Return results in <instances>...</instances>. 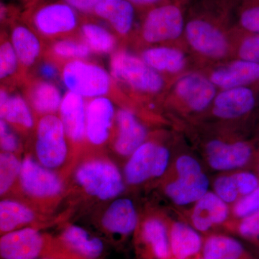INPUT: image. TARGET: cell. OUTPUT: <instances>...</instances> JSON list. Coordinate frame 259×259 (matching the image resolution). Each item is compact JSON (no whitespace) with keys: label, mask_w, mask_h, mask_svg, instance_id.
Masks as SVG:
<instances>
[{"label":"cell","mask_w":259,"mask_h":259,"mask_svg":"<svg viewBox=\"0 0 259 259\" xmlns=\"http://www.w3.org/2000/svg\"><path fill=\"white\" fill-rule=\"evenodd\" d=\"M24 76L32 69L44 54L42 40L35 32L23 25H17L12 29L10 37Z\"/></svg>","instance_id":"23"},{"label":"cell","mask_w":259,"mask_h":259,"mask_svg":"<svg viewBox=\"0 0 259 259\" xmlns=\"http://www.w3.org/2000/svg\"><path fill=\"white\" fill-rule=\"evenodd\" d=\"M110 71L122 92L141 98H153L166 95L169 80L155 71L140 57L124 49L112 54Z\"/></svg>","instance_id":"2"},{"label":"cell","mask_w":259,"mask_h":259,"mask_svg":"<svg viewBox=\"0 0 259 259\" xmlns=\"http://www.w3.org/2000/svg\"><path fill=\"white\" fill-rule=\"evenodd\" d=\"M219 90L202 71H190L172 81L165 97L186 112L201 113L210 109Z\"/></svg>","instance_id":"6"},{"label":"cell","mask_w":259,"mask_h":259,"mask_svg":"<svg viewBox=\"0 0 259 259\" xmlns=\"http://www.w3.org/2000/svg\"><path fill=\"white\" fill-rule=\"evenodd\" d=\"M116 113L110 97H96L87 101L86 140L89 144L94 146L106 144L111 136Z\"/></svg>","instance_id":"15"},{"label":"cell","mask_w":259,"mask_h":259,"mask_svg":"<svg viewBox=\"0 0 259 259\" xmlns=\"http://www.w3.org/2000/svg\"><path fill=\"white\" fill-rule=\"evenodd\" d=\"M37 213L26 204L13 199H3L0 202V233L9 232L30 226L36 221Z\"/></svg>","instance_id":"27"},{"label":"cell","mask_w":259,"mask_h":259,"mask_svg":"<svg viewBox=\"0 0 259 259\" xmlns=\"http://www.w3.org/2000/svg\"><path fill=\"white\" fill-rule=\"evenodd\" d=\"M258 98L259 90L255 86L219 90L210 109L218 118L236 120L253 111Z\"/></svg>","instance_id":"14"},{"label":"cell","mask_w":259,"mask_h":259,"mask_svg":"<svg viewBox=\"0 0 259 259\" xmlns=\"http://www.w3.org/2000/svg\"><path fill=\"white\" fill-rule=\"evenodd\" d=\"M75 180L88 195L100 200L115 198L125 190L120 171L105 158H93L82 162L75 171Z\"/></svg>","instance_id":"5"},{"label":"cell","mask_w":259,"mask_h":259,"mask_svg":"<svg viewBox=\"0 0 259 259\" xmlns=\"http://www.w3.org/2000/svg\"><path fill=\"white\" fill-rule=\"evenodd\" d=\"M233 59L259 64V33L233 31Z\"/></svg>","instance_id":"35"},{"label":"cell","mask_w":259,"mask_h":259,"mask_svg":"<svg viewBox=\"0 0 259 259\" xmlns=\"http://www.w3.org/2000/svg\"><path fill=\"white\" fill-rule=\"evenodd\" d=\"M255 88L257 89H258L259 90V81H258V83H256V84L255 85Z\"/></svg>","instance_id":"48"},{"label":"cell","mask_w":259,"mask_h":259,"mask_svg":"<svg viewBox=\"0 0 259 259\" xmlns=\"http://www.w3.org/2000/svg\"><path fill=\"white\" fill-rule=\"evenodd\" d=\"M68 140L62 121L53 114L39 119L35 135V154L38 162L49 169L60 168L69 154Z\"/></svg>","instance_id":"8"},{"label":"cell","mask_w":259,"mask_h":259,"mask_svg":"<svg viewBox=\"0 0 259 259\" xmlns=\"http://www.w3.org/2000/svg\"><path fill=\"white\" fill-rule=\"evenodd\" d=\"M25 79L20 62L13 47L10 37L5 34L1 35L0 44V79L3 85L7 84L8 88L10 85L21 82V80Z\"/></svg>","instance_id":"34"},{"label":"cell","mask_w":259,"mask_h":259,"mask_svg":"<svg viewBox=\"0 0 259 259\" xmlns=\"http://www.w3.org/2000/svg\"><path fill=\"white\" fill-rule=\"evenodd\" d=\"M94 13L110 23L119 36L125 39L134 28L135 7L128 0H102Z\"/></svg>","instance_id":"24"},{"label":"cell","mask_w":259,"mask_h":259,"mask_svg":"<svg viewBox=\"0 0 259 259\" xmlns=\"http://www.w3.org/2000/svg\"><path fill=\"white\" fill-rule=\"evenodd\" d=\"M209 180L202 172L199 175L178 177L166 186V195L178 205L197 202L207 193L209 188Z\"/></svg>","instance_id":"26"},{"label":"cell","mask_w":259,"mask_h":259,"mask_svg":"<svg viewBox=\"0 0 259 259\" xmlns=\"http://www.w3.org/2000/svg\"><path fill=\"white\" fill-rule=\"evenodd\" d=\"M18 180L24 193L35 200H54L64 192L61 177L30 156L22 161Z\"/></svg>","instance_id":"10"},{"label":"cell","mask_w":259,"mask_h":259,"mask_svg":"<svg viewBox=\"0 0 259 259\" xmlns=\"http://www.w3.org/2000/svg\"><path fill=\"white\" fill-rule=\"evenodd\" d=\"M199 259H204V258H199Z\"/></svg>","instance_id":"50"},{"label":"cell","mask_w":259,"mask_h":259,"mask_svg":"<svg viewBox=\"0 0 259 259\" xmlns=\"http://www.w3.org/2000/svg\"><path fill=\"white\" fill-rule=\"evenodd\" d=\"M171 253L176 259H187L202 248V240L195 229L184 223H175L169 235Z\"/></svg>","instance_id":"28"},{"label":"cell","mask_w":259,"mask_h":259,"mask_svg":"<svg viewBox=\"0 0 259 259\" xmlns=\"http://www.w3.org/2000/svg\"><path fill=\"white\" fill-rule=\"evenodd\" d=\"M259 210V187L236 204L234 212L238 217L245 218Z\"/></svg>","instance_id":"39"},{"label":"cell","mask_w":259,"mask_h":259,"mask_svg":"<svg viewBox=\"0 0 259 259\" xmlns=\"http://www.w3.org/2000/svg\"><path fill=\"white\" fill-rule=\"evenodd\" d=\"M1 259L55 258L54 237L36 227H25L2 235Z\"/></svg>","instance_id":"7"},{"label":"cell","mask_w":259,"mask_h":259,"mask_svg":"<svg viewBox=\"0 0 259 259\" xmlns=\"http://www.w3.org/2000/svg\"><path fill=\"white\" fill-rule=\"evenodd\" d=\"M231 9L223 0H198L191 6L184 41L199 60L213 65L233 59Z\"/></svg>","instance_id":"1"},{"label":"cell","mask_w":259,"mask_h":259,"mask_svg":"<svg viewBox=\"0 0 259 259\" xmlns=\"http://www.w3.org/2000/svg\"><path fill=\"white\" fill-rule=\"evenodd\" d=\"M0 117L13 128L26 133L35 125L30 105L20 94L12 93L10 88L2 85L0 90Z\"/></svg>","instance_id":"21"},{"label":"cell","mask_w":259,"mask_h":259,"mask_svg":"<svg viewBox=\"0 0 259 259\" xmlns=\"http://www.w3.org/2000/svg\"><path fill=\"white\" fill-rule=\"evenodd\" d=\"M55 240L56 259H102L105 245L81 227L68 225Z\"/></svg>","instance_id":"11"},{"label":"cell","mask_w":259,"mask_h":259,"mask_svg":"<svg viewBox=\"0 0 259 259\" xmlns=\"http://www.w3.org/2000/svg\"><path fill=\"white\" fill-rule=\"evenodd\" d=\"M40 259H54V258H42Z\"/></svg>","instance_id":"49"},{"label":"cell","mask_w":259,"mask_h":259,"mask_svg":"<svg viewBox=\"0 0 259 259\" xmlns=\"http://www.w3.org/2000/svg\"><path fill=\"white\" fill-rule=\"evenodd\" d=\"M117 134L114 148L122 156H131L146 141L148 131L132 110L126 107L118 109L116 113Z\"/></svg>","instance_id":"17"},{"label":"cell","mask_w":259,"mask_h":259,"mask_svg":"<svg viewBox=\"0 0 259 259\" xmlns=\"http://www.w3.org/2000/svg\"><path fill=\"white\" fill-rule=\"evenodd\" d=\"M238 231L242 236L249 239L259 238V210L243 218Z\"/></svg>","instance_id":"41"},{"label":"cell","mask_w":259,"mask_h":259,"mask_svg":"<svg viewBox=\"0 0 259 259\" xmlns=\"http://www.w3.org/2000/svg\"><path fill=\"white\" fill-rule=\"evenodd\" d=\"M23 93L32 111L37 115H53L59 111L63 97L59 88L51 81L40 77H26Z\"/></svg>","instance_id":"18"},{"label":"cell","mask_w":259,"mask_h":259,"mask_svg":"<svg viewBox=\"0 0 259 259\" xmlns=\"http://www.w3.org/2000/svg\"><path fill=\"white\" fill-rule=\"evenodd\" d=\"M101 224L104 231L112 237L122 238L134 233L138 226V214L132 201L115 199L104 212Z\"/></svg>","instance_id":"22"},{"label":"cell","mask_w":259,"mask_h":259,"mask_svg":"<svg viewBox=\"0 0 259 259\" xmlns=\"http://www.w3.org/2000/svg\"><path fill=\"white\" fill-rule=\"evenodd\" d=\"M229 210L226 202L215 193L207 192L196 202L192 214V224L198 231L205 232L228 218Z\"/></svg>","instance_id":"25"},{"label":"cell","mask_w":259,"mask_h":259,"mask_svg":"<svg viewBox=\"0 0 259 259\" xmlns=\"http://www.w3.org/2000/svg\"><path fill=\"white\" fill-rule=\"evenodd\" d=\"M168 148L154 141H146L130 156L124 175L129 185H137L154 177H161L169 161Z\"/></svg>","instance_id":"9"},{"label":"cell","mask_w":259,"mask_h":259,"mask_svg":"<svg viewBox=\"0 0 259 259\" xmlns=\"http://www.w3.org/2000/svg\"><path fill=\"white\" fill-rule=\"evenodd\" d=\"M204 72L218 90L255 86L259 81V64L238 59L213 64Z\"/></svg>","instance_id":"12"},{"label":"cell","mask_w":259,"mask_h":259,"mask_svg":"<svg viewBox=\"0 0 259 259\" xmlns=\"http://www.w3.org/2000/svg\"><path fill=\"white\" fill-rule=\"evenodd\" d=\"M238 193L246 196L259 187L258 178L250 172H241L233 175Z\"/></svg>","instance_id":"40"},{"label":"cell","mask_w":259,"mask_h":259,"mask_svg":"<svg viewBox=\"0 0 259 259\" xmlns=\"http://www.w3.org/2000/svg\"><path fill=\"white\" fill-rule=\"evenodd\" d=\"M0 146L2 152L16 154L20 150V142L13 127L5 120H0Z\"/></svg>","instance_id":"38"},{"label":"cell","mask_w":259,"mask_h":259,"mask_svg":"<svg viewBox=\"0 0 259 259\" xmlns=\"http://www.w3.org/2000/svg\"><path fill=\"white\" fill-rule=\"evenodd\" d=\"M134 7L140 8H147L150 10L155 7L165 3H169L171 0H128Z\"/></svg>","instance_id":"45"},{"label":"cell","mask_w":259,"mask_h":259,"mask_svg":"<svg viewBox=\"0 0 259 259\" xmlns=\"http://www.w3.org/2000/svg\"><path fill=\"white\" fill-rule=\"evenodd\" d=\"M86 108L85 98L68 91L65 93L59 108V117L71 144L79 146L86 140Z\"/></svg>","instance_id":"20"},{"label":"cell","mask_w":259,"mask_h":259,"mask_svg":"<svg viewBox=\"0 0 259 259\" xmlns=\"http://www.w3.org/2000/svg\"><path fill=\"white\" fill-rule=\"evenodd\" d=\"M186 16L182 5L165 3L148 10L139 29L140 41L148 47L184 40Z\"/></svg>","instance_id":"4"},{"label":"cell","mask_w":259,"mask_h":259,"mask_svg":"<svg viewBox=\"0 0 259 259\" xmlns=\"http://www.w3.org/2000/svg\"><path fill=\"white\" fill-rule=\"evenodd\" d=\"M179 44L152 46L144 48L139 56L146 64L168 80L176 79L190 71V59Z\"/></svg>","instance_id":"13"},{"label":"cell","mask_w":259,"mask_h":259,"mask_svg":"<svg viewBox=\"0 0 259 259\" xmlns=\"http://www.w3.org/2000/svg\"><path fill=\"white\" fill-rule=\"evenodd\" d=\"M215 194L226 203H232L236 200L238 191L233 176L218 177L214 183Z\"/></svg>","instance_id":"37"},{"label":"cell","mask_w":259,"mask_h":259,"mask_svg":"<svg viewBox=\"0 0 259 259\" xmlns=\"http://www.w3.org/2000/svg\"><path fill=\"white\" fill-rule=\"evenodd\" d=\"M209 166L215 170L227 171L244 166L252 154L249 144L243 141L227 143L212 140L206 146Z\"/></svg>","instance_id":"19"},{"label":"cell","mask_w":259,"mask_h":259,"mask_svg":"<svg viewBox=\"0 0 259 259\" xmlns=\"http://www.w3.org/2000/svg\"><path fill=\"white\" fill-rule=\"evenodd\" d=\"M233 31L259 33V0H238L232 8Z\"/></svg>","instance_id":"31"},{"label":"cell","mask_w":259,"mask_h":259,"mask_svg":"<svg viewBox=\"0 0 259 259\" xmlns=\"http://www.w3.org/2000/svg\"><path fill=\"white\" fill-rule=\"evenodd\" d=\"M187 2H188V0H175V3L183 6V5H185Z\"/></svg>","instance_id":"46"},{"label":"cell","mask_w":259,"mask_h":259,"mask_svg":"<svg viewBox=\"0 0 259 259\" xmlns=\"http://www.w3.org/2000/svg\"><path fill=\"white\" fill-rule=\"evenodd\" d=\"M61 78L68 91L83 98L100 97L121 100L125 97L110 73L100 65L86 60H74L63 64Z\"/></svg>","instance_id":"3"},{"label":"cell","mask_w":259,"mask_h":259,"mask_svg":"<svg viewBox=\"0 0 259 259\" xmlns=\"http://www.w3.org/2000/svg\"><path fill=\"white\" fill-rule=\"evenodd\" d=\"M224 1L228 3V4L232 5V6H233V5H234L238 0H224Z\"/></svg>","instance_id":"47"},{"label":"cell","mask_w":259,"mask_h":259,"mask_svg":"<svg viewBox=\"0 0 259 259\" xmlns=\"http://www.w3.org/2000/svg\"><path fill=\"white\" fill-rule=\"evenodd\" d=\"M204 259H242L245 255L243 245L231 237L212 236L202 246Z\"/></svg>","instance_id":"33"},{"label":"cell","mask_w":259,"mask_h":259,"mask_svg":"<svg viewBox=\"0 0 259 259\" xmlns=\"http://www.w3.org/2000/svg\"><path fill=\"white\" fill-rule=\"evenodd\" d=\"M22 161L15 153L2 152L0 154V194L8 193L19 180Z\"/></svg>","instance_id":"36"},{"label":"cell","mask_w":259,"mask_h":259,"mask_svg":"<svg viewBox=\"0 0 259 259\" xmlns=\"http://www.w3.org/2000/svg\"><path fill=\"white\" fill-rule=\"evenodd\" d=\"M81 37L92 52L97 54H113L118 44L115 35L96 23L83 24L81 27Z\"/></svg>","instance_id":"32"},{"label":"cell","mask_w":259,"mask_h":259,"mask_svg":"<svg viewBox=\"0 0 259 259\" xmlns=\"http://www.w3.org/2000/svg\"><path fill=\"white\" fill-rule=\"evenodd\" d=\"M37 77L41 78L48 81H52L61 75L60 66L54 61L46 59V61L41 63L37 69Z\"/></svg>","instance_id":"43"},{"label":"cell","mask_w":259,"mask_h":259,"mask_svg":"<svg viewBox=\"0 0 259 259\" xmlns=\"http://www.w3.org/2000/svg\"><path fill=\"white\" fill-rule=\"evenodd\" d=\"M141 239L154 259H168L171 253L166 226L157 218H150L143 225Z\"/></svg>","instance_id":"30"},{"label":"cell","mask_w":259,"mask_h":259,"mask_svg":"<svg viewBox=\"0 0 259 259\" xmlns=\"http://www.w3.org/2000/svg\"><path fill=\"white\" fill-rule=\"evenodd\" d=\"M45 53L46 59L54 61L60 66L61 63L86 60L93 52L81 37L69 36L53 40Z\"/></svg>","instance_id":"29"},{"label":"cell","mask_w":259,"mask_h":259,"mask_svg":"<svg viewBox=\"0 0 259 259\" xmlns=\"http://www.w3.org/2000/svg\"><path fill=\"white\" fill-rule=\"evenodd\" d=\"M37 31L49 39L65 37L74 31L78 18L72 7L64 3H54L40 8L34 16Z\"/></svg>","instance_id":"16"},{"label":"cell","mask_w":259,"mask_h":259,"mask_svg":"<svg viewBox=\"0 0 259 259\" xmlns=\"http://www.w3.org/2000/svg\"><path fill=\"white\" fill-rule=\"evenodd\" d=\"M68 5L75 9L84 13L94 12L97 5L102 0H65Z\"/></svg>","instance_id":"44"},{"label":"cell","mask_w":259,"mask_h":259,"mask_svg":"<svg viewBox=\"0 0 259 259\" xmlns=\"http://www.w3.org/2000/svg\"><path fill=\"white\" fill-rule=\"evenodd\" d=\"M178 177L190 176L202 173V168L195 158L187 155L180 156L176 162Z\"/></svg>","instance_id":"42"}]
</instances>
